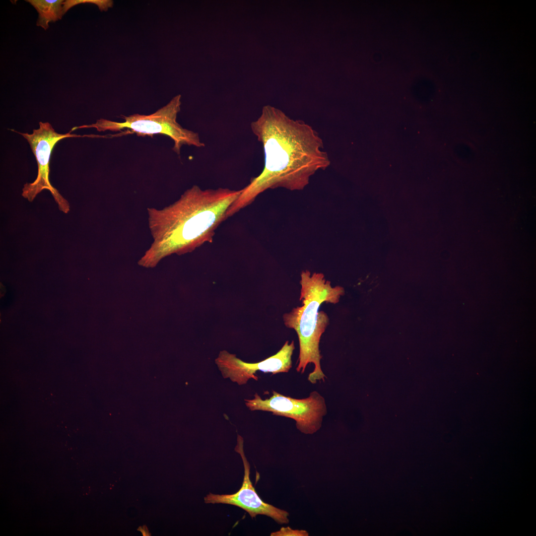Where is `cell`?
<instances>
[{"label":"cell","instance_id":"6da1fadb","mask_svg":"<svg viewBox=\"0 0 536 536\" xmlns=\"http://www.w3.org/2000/svg\"><path fill=\"white\" fill-rule=\"evenodd\" d=\"M263 145L265 163L262 172L241 189L226 213L228 218L253 202L268 189L303 190L318 171L331 164L322 139L309 125L288 117L267 105L250 125Z\"/></svg>","mask_w":536,"mask_h":536},{"label":"cell","instance_id":"7a4b0ae2","mask_svg":"<svg viewBox=\"0 0 536 536\" xmlns=\"http://www.w3.org/2000/svg\"><path fill=\"white\" fill-rule=\"evenodd\" d=\"M241 192L219 188L201 189L195 185L173 204L158 214L162 223L152 225L156 244L139 261L154 267L165 256L190 252L205 243H211L215 231L226 219L229 206Z\"/></svg>","mask_w":536,"mask_h":536},{"label":"cell","instance_id":"3957f363","mask_svg":"<svg viewBox=\"0 0 536 536\" xmlns=\"http://www.w3.org/2000/svg\"><path fill=\"white\" fill-rule=\"evenodd\" d=\"M300 301L302 305L292 309L283 315L285 326L294 329L299 342V355L297 372L304 373L307 365L314 364L313 371L308 377V381L315 384L318 381H325L320 361L319 343L323 334L329 324V318L324 311L319 312L321 305L325 302L333 304L339 301L344 289L339 286L332 287L331 282L325 279L322 273H311L308 270L302 271Z\"/></svg>","mask_w":536,"mask_h":536},{"label":"cell","instance_id":"277c9868","mask_svg":"<svg viewBox=\"0 0 536 536\" xmlns=\"http://www.w3.org/2000/svg\"><path fill=\"white\" fill-rule=\"evenodd\" d=\"M181 95L173 97L165 106L149 115L134 114L129 116H122L123 122H117L100 119L90 125L75 127L73 131L78 129L95 128L99 132L110 131L117 132L126 129L130 133L138 135L152 136L155 134H163L170 137L174 142L172 149L177 154H180L181 147L184 145L197 147L205 146L198 133L185 129L177 121L180 111Z\"/></svg>","mask_w":536,"mask_h":536},{"label":"cell","instance_id":"5b68a950","mask_svg":"<svg viewBox=\"0 0 536 536\" xmlns=\"http://www.w3.org/2000/svg\"><path fill=\"white\" fill-rule=\"evenodd\" d=\"M263 400L258 394L251 400L245 399L250 410L271 412L273 415L292 418L298 430L305 434H313L322 426L323 417L327 413L324 398L318 392H312L308 398L297 399L284 396L276 391Z\"/></svg>","mask_w":536,"mask_h":536},{"label":"cell","instance_id":"8992f818","mask_svg":"<svg viewBox=\"0 0 536 536\" xmlns=\"http://www.w3.org/2000/svg\"><path fill=\"white\" fill-rule=\"evenodd\" d=\"M28 142L35 156L38 165V174L32 183H26L22 189V196L32 201L44 190H49L57 203L59 209L65 213L69 210V205L51 184L49 180L50 161L53 149L60 140L68 137H81L79 135L57 133L48 122H39V128L33 130L32 134L18 133Z\"/></svg>","mask_w":536,"mask_h":536},{"label":"cell","instance_id":"52a82bcc","mask_svg":"<svg viewBox=\"0 0 536 536\" xmlns=\"http://www.w3.org/2000/svg\"><path fill=\"white\" fill-rule=\"evenodd\" d=\"M294 349V342L289 343L286 341L276 354L253 363L244 362L235 354L223 350L219 352L215 363L224 378H229L233 382L242 385L250 379L257 381V371L272 374L288 372L292 367L291 357Z\"/></svg>","mask_w":536,"mask_h":536},{"label":"cell","instance_id":"ba28073f","mask_svg":"<svg viewBox=\"0 0 536 536\" xmlns=\"http://www.w3.org/2000/svg\"><path fill=\"white\" fill-rule=\"evenodd\" d=\"M243 439L237 435L235 451L241 457L244 468L242 485L239 490L232 494H214L209 493L204 498L205 503H221L238 506L247 512L252 518L264 515L270 517L279 524L289 523V513L286 511L264 502L259 497L250 478V466L245 455Z\"/></svg>","mask_w":536,"mask_h":536},{"label":"cell","instance_id":"9c48e42d","mask_svg":"<svg viewBox=\"0 0 536 536\" xmlns=\"http://www.w3.org/2000/svg\"><path fill=\"white\" fill-rule=\"evenodd\" d=\"M37 10L38 17L36 22L38 26H41L46 30L49 23L56 22L62 19L63 14V0H26Z\"/></svg>","mask_w":536,"mask_h":536},{"label":"cell","instance_id":"30bf717a","mask_svg":"<svg viewBox=\"0 0 536 536\" xmlns=\"http://www.w3.org/2000/svg\"><path fill=\"white\" fill-rule=\"evenodd\" d=\"M84 2L93 3L97 4L101 11L107 10L108 8L112 7L113 4V1L109 0H67L65 1L63 3V14H65L72 6L80 3Z\"/></svg>","mask_w":536,"mask_h":536},{"label":"cell","instance_id":"8fae6325","mask_svg":"<svg viewBox=\"0 0 536 536\" xmlns=\"http://www.w3.org/2000/svg\"><path fill=\"white\" fill-rule=\"evenodd\" d=\"M271 536H308L305 530H293L289 527H282L278 531L271 533Z\"/></svg>","mask_w":536,"mask_h":536}]
</instances>
